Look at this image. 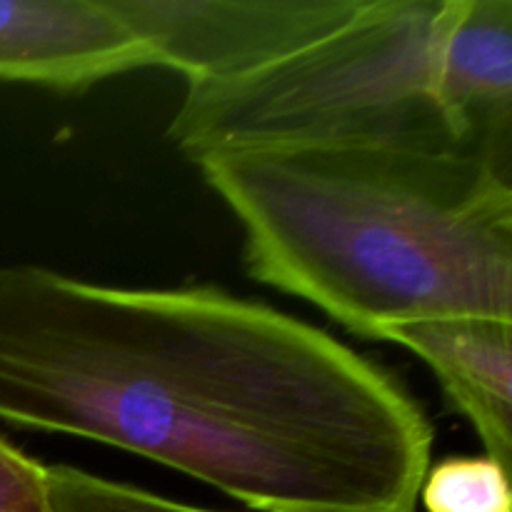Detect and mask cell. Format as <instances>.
<instances>
[{
  "instance_id": "2",
  "label": "cell",
  "mask_w": 512,
  "mask_h": 512,
  "mask_svg": "<svg viewBox=\"0 0 512 512\" xmlns=\"http://www.w3.org/2000/svg\"><path fill=\"white\" fill-rule=\"evenodd\" d=\"M258 283L345 330L512 323L510 168L433 145H273L193 158Z\"/></svg>"
},
{
  "instance_id": "9",
  "label": "cell",
  "mask_w": 512,
  "mask_h": 512,
  "mask_svg": "<svg viewBox=\"0 0 512 512\" xmlns=\"http://www.w3.org/2000/svg\"><path fill=\"white\" fill-rule=\"evenodd\" d=\"M0 512H53L48 500V465L0 435Z\"/></svg>"
},
{
  "instance_id": "7",
  "label": "cell",
  "mask_w": 512,
  "mask_h": 512,
  "mask_svg": "<svg viewBox=\"0 0 512 512\" xmlns=\"http://www.w3.org/2000/svg\"><path fill=\"white\" fill-rule=\"evenodd\" d=\"M418 503L428 512H512L510 470L483 458H448L430 465Z\"/></svg>"
},
{
  "instance_id": "6",
  "label": "cell",
  "mask_w": 512,
  "mask_h": 512,
  "mask_svg": "<svg viewBox=\"0 0 512 512\" xmlns=\"http://www.w3.org/2000/svg\"><path fill=\"white\" fill-rule=\"evenodd\" d=\"M380 340L423 360L483 440L485 455L510 470L512 323L490 318L415 320L390 325Z\"/></svg>"
},
{
  "instance_id": "1",
  "label": "cell",
  "mask_w": 512,
  "mask_h": 512,
  "mask_svg": "<svg viewBox=\"0 0 512 512\" xmlns=\"http://www.w3.org/2000/svg\"><path fill=\"white\" fill-rule=\"evenodd\" d=\"M0 423L125 450L255 512H415L423 405L325 330L208 285L0 263Z\"/></svg>"
},
{
  "instance_id": "3",
  "label": "cell",
  "mask_w": 512,
  "mask_h": 512,
  "mask_svg": "<svg viewBox=\"0 0 512 512\" xmlns=\"http://www.w3.org/2000/svg\"><path fill=\"white\" fill-rule=\"evenodd\" d=\"M463 10L465 0H368L350 23L280 63L188 83L170 140L190 160L273 145H433L485 155L498 73Z\"/></svg>"
},
{
  "instance_id": "5",
  "label": "cell",
  "mask_w": 512,
  "mask_h": 512,
  "mask_svg": "<svg viewBox=\"0 0 512 512\" xmlns=\"http://www.w3.org/2000/svg\"><path fill=\"white\" fill-rule=\"evenodd\" d=\"M143 68L153 53L105 0H0V83L75 93Z\"/></svg>"
},
{
  "instance_id": "8",
  "label": "cell",
  "mask_w": 512,
  "mask_h": 512,
  "mask_svg": "<svg viewBox=\"0 0 512 512\" xmlns=\"http://www.w3.org/2000/svg\"><path fill=\"white\" fill-rule=\"evenodd\" d=\"M48 500L53 512H223L163 498L73 465H48Z\"/></svg>"
},
{
  "instance_id": "4",
  "label": "cell",
  "mask_w": 512,
  "mask_h": 512,
  "mask_svg": "<svg viewBox=\"0 0 512 512\" xmlns=\"http://www.w3.org/2000/svg\"><path fill=\"white\" fill-rule=\"evenodd\" d=\"M155 68L188 83L258 73L350 23L368 0H105Z\"/></svg>"
}]
</instances>
